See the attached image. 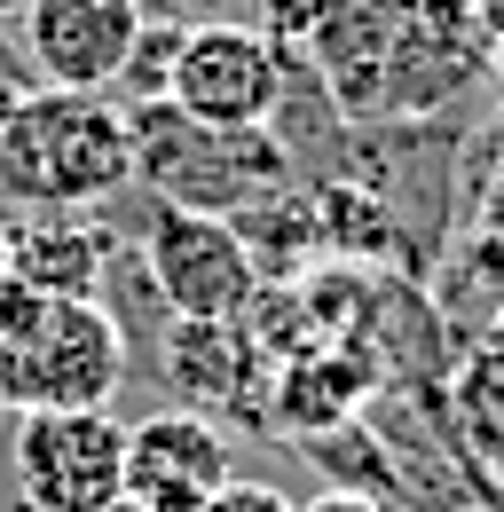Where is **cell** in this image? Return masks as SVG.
Masks as SVG:
<instances>
[{
  "instance_id": "19",
  "label": "cell",
  "mask_w": 504,
  "mask_h": 512,
  "mask_svg": "<svg viewBox=\"0 0 504 512\" xmlns=\"http://www.w3.org/2000/svg\"><path fill=\"white\" fill-rule=\"evenodd\" d=\"M205 512H300V505H292L276 481H237V473H229V481L205 497Z\"/></svg>"
},
{
  "instance_id": "29",
  "label": "cell",
  "mask_w": 504,
  "mask_h": 512,
  "mask_svg": "<svg viewBox=\"0 0 504 512\" xmlns=\"http://www.w3.org/2000/svg\"><path fill=\"white\" fill-rule=\"evenodd\" d=\"M497 339H504V323H497Z\"/></svg>"
},
{
  "instance_id": "27",
  "label": "cell",
  "mask_w": 504,
  "mask_h": 512,
  "mask_svg": "<svg viewBox=\"0 0 504 512\" xmlns=\"http://www.w3.org/2000/svg\"><path fill=\"white\" fill-rule=\"evenodd\" d=\"M16 8H24V0H0V24H8V16H16Z\"/></svg>"
},
{
  "instance_id": "26",
  "label": "cell",
  "mask_w": 504,
  "mask_h": 512,
  "mask_svg": "<svg viewBox=\"0 0 504 512\" xmlns=\"http://www.w3.org/2000/svg\"><path fill=\"white\" fill-rule=\"evenodd\" d=\"M0 284H8V213H0Z\"/></svg>"
},
{
  "instance_id": "9",
  "label": "cell",
  "mask_w": 504,
  "mask_h": 512,
  "mask_svg": "<svg viewBox=\"0 0 504 512\" xmlns=\"http://www.w3.org/2000/svg\"><path fill=\"white\" fill-rule=\"evenodd\" d=\"M142 24H150V0H24L16 8L24 71H32V87L111 95Z\"/></svg>"
},
{
  "instance_id": "25",
  "label": "cell",
  "mask_w": 504,
  "mask_h": 512,
  "mask_svg": "<svg viewBox=\"0 0 504 512\" xmlns=\"http://www.w3.org/2000/svg\"><path fill=\"white\" fill-rule=\"evenodd\" d=\"M457 512H504V497H473V505H457Z\"/></svg>"
},
{
  "instance_id": "10",
  "label": "cell",
  "mask_w": 504,
  "mask_h": 512,
  "mask_svg": "<svg viewBox=\"0 0 504 512\" xmlns=\"http://www.w3.org/2000/svg\"><path fill=\"white\" fill-rule=\"evenodd\" d=\"M229 481V426L205 410H150L126 426V497L142 512H205V497Z\"/></svg>"
},
{
  "instance_id": "18",
  "label": "cell",
  "mask_w": 504,
  "mask_h": 512,
  "mask_svg": "<svg viewBox=\"0 0 504 512\" xmlns=\"http://www.w3.org/2000/svg\"><path fill=\"white\" fill-rule=\"evenodd\" d=\"M182 32L189 16H150L142 24V40H134V56L119 71V111H142V103H166V87H174V56H182Z\"/></svg>"
},
{
  "instance_id": "24",
  "label": "cell",
  "mask_w": 504,
  "mask_h": 512,
  "mask_svg": "<svg viewBox=\"0 0 504 512\" xmlns=\"http://www.w3.org/2000/svg\"><path fill=\"white\" fill-rule=\"evenodd\" d=\"M489 87H504V32L489 40Z\"/></svg>"
},
{
  "instance_id": "3",
  "label": "cell",
  "mask_w": 504,
  "mask_h": 512,
  "mask_svg": "<svg viewBox=\"0 0 504 512\" xmlns=\"http://www.w3.org/2000/svg\"><path fill=\"white\" fill-rule=\"evenodd\" d=\"M134 127V182L142 197H166V205H189V213H237L245 197L292 182V158L268 127H205L174 103H142L126 111Z\"/></svg>"
},
{
  "instance_id": "17",
  "label": "cell",
  "mask_w": 504,
  "mask_h": 512,
  "mask_svg": "<svg viewBox=\"0 0 504 512\" xmlns=\"http://www.w3.org/2000/svg\"><path fill=\"white\" fill-rule=\"evenodd\" d=\"M315 190V221H323V253L331 260H355V268H394V276H410V245H402V221H394V205L363 182H347V174H323L308 182Z\"/></svg>"
},
{
  "instance_id": "14",
  "label": "cell",
  "mask_w": 504,
  "mask_h": 512,
  "mask_svg": "<svg viewBox=\"0 0 504 512\" xmlns=\"http://www.w3.org/2000/svg\"><path fill=\"white\" fill-rule=\"evenodd\" d=\"M426 300H434L449 347L489 339L504 323V237H489V229L465 221V229L434 253V268H426Z\"/></svg>"
},
{
  "instance_id": "6",
  "label": "cell",
  "mask_w": 504,
  "mask_h": 512,
  "mask_svg": "<svg viewBox=\"0 0 504 512\" xmlns=\"http://www.w3.org/2000/svg\"><path fill=\"white\" fill-rule=\"evenodd\" d=\"M142 268L166 300V316H245L260 268L221 213H189L166 197H142Z\"/></svg>"
},
{
  "instance_id": "28",
  "label": "cell",
  "mask_w": 504,
  "mask_h": 512,
  "mask_svg": "<svg viewBox=\"0 0 504 512\" xmlns=\"http://www.w3.org/2000/svg\"><path fill=\"white\" fill-rule=\"evenodd\" d=\"M111 512H142V505H134V497H119V505H111Z\"/></svg>"
},
{
  "instance_id": "16",
  "label": "cell",
  "mask_w": 504,
  "mask_h": 512,
  "mask_svg": "<svg viewBox=\"0 0 504 512\" xmlns=\"http://www.w3.org/2000/svg\"><path fill=\"white\" fill-rule=\"evenodd\" d=\"M229 229H237V245L252 253L260 276H300L323 260V221H315V190L292 174V182H276V190L245 197L237 213H229Z\"/></svg>"
},
{
  "instance_id": "5",
  "label": "cell",
  "mask_w": 504,
  "mask_h": 512,
  "mask_svg": "<svg viewBox=\"0 0 504 512\" xmlns=\"http://www.w3.org/2000/svg\"><path fill=\"white\" fill-rule=\"evenodd\" d=\"M473 87H489V24L473 0H410L402 40L378 71L371 119H441Z\"/></svg>"
},
{
  "instance_id": "2",
  "label": "cell",
  "mask_w": 504,
  "mask_h": 512,
  "mask_svg": "<svg viewBox=\"0 0 504 512\" xmlns=\"http://www.w3.org/2000/svg\"><path fill=\"white\" fill-rule=\"evenodd\" d=\"M134 190V127L111 95L32 87L0 127V205H111Z\"/></svg>"
},
{
  "instance_id": "11",
  "label": "cell",
  "mask_w": 504,
  "mask_h": 512,
  "mask_svg": "<svg viewBox=\"0 0 504 512\" xmlns=\"http://www.w3.org/2000/svg\"><path fill=\"white\" fill-rule=\"evenodd\" d=\"M126 229L103 205H16L8 213V276L48 300H95Z\"/></svg>"
},
{
  "instance_id": "23",
  "label": "cell",
  "mask_w": 504,
  "mask_h": 512,
  "mask_svg": "<svg viewBox=\"0 0 504 512\" xmlns=\"http://www.w3.org/2000/svg\"><path fill=\"white\" fill-rule=\"evenodd\" d=\"M473 8H481V24H489V40H497V32H504V0H473Z\"/></svg>"
},
{
  "instance_id": "4",
  "label": "cell",
  "mask_w": 504,
  "mask_h": 512,
  "mask_svg": "<svg viewBox=\"0 0 504 512\" xmlns=\"http://www.w3.org/2000/svg\"><path fill=\"white\" fill-rule=\"evenodd\" d=\"M8 481L24 512H111L126 497V418L111 410H16Z\"/></svg>"
},
{
  "instance_id": "13",
  "label": "cell",
  "mask_w": 504,
  "mask_h": 512,
  "mask_svg": "<svg viewBox=\"0 0 504 512\" xmlns=\"http://www.w3.org/2000/svg\"><path fill=\"white\" fill-rule=\"evenodd\" d=\"M378 363L355 347V339H331V347H308L292 363H276L268 379V434L276 442H308V434H331V426H355L378 402Z\"/></svg>"
},
{
  "instance_id": "7",
  "label": "cell",
  "mask_w": 504,
  "mask_h": 512,
  "mask_svg": "<svg viewBox=\"0 0 504 512\" xmlns=\"http://www.w3.org/2000/svg\"><path fill=\"white\" fill-rule=\"evenodd\" d=\"M158 379H166V394L182 410H205L213 426L268 434V379H276V363L260 355V339L237 316H166Z\"/></svg>"
},
{
  "instance_id": "8",
  "label": "cell",
  "mask_w": 504,
  "mask_h": 512,
  "mask_svg": "<svg viewBox=\"0 0 504 512\" xmlns=\"http://www.w3.org/2000/svg\"><path fill=\"white\" fill-rule=\"evenodd\" d=\"M276 79H284V48L260 24H245V16H197L182 32L166 103L189 111V119H205V127H268Z\"/></svg>"
},
{
  "instance_id": "15",
  "label": "cell",
  "mask_w": 504,
  "mask_h": 512,
  "mask_svg": "<svg viewBox=\"0 0 504 512\" xmlns=\"http://www.w3.org/2000/svg\"><path fill=\"white\" fill-rule=\"evenodd\" d=\"M441 418L465 442V457L497 481V465H504V339L497 331L449 355V371H441Z\"/></svg>"
},
{
  "instance_id": "22",
  "label": "cell",
  "mask_w": 504,
  "mask_h": 512,
  "mask_svg": "<svg viewBox=\"0 0 504 512\" xmlns=\"http://www.w3.org/2000/svg\"><path fill=\"white\" fill-rule=\"evenodd\" d=\"M32 95V79H16V64H0V127L16 119V103Z\"/></svg>"
},
{
  "instance_id": "12",
  "label": "cell",
  "mask_w": 504,
  "mask_h": 512,
  "mask_svg": "<svg viewBox=\"0 0 504 512\" xmlns=\"http://www.w3.org/2000/svg\"><path fill=\"white\" fill-rule=\"evenodd\" d=\"M402 16H410V0H308V24L292 48L323 71V87L339 95L347 119L378 111V71L402 40Z\"/></svg>"
},
{
  "instance_id": "1",
  "label": "cell",
  "mask_w": 504,
  "mask_h": 512,
  "mask_svg": "<svg viewBox=\"0 0 504 512\" xmlns=\"http://www.w3.org/2000/svg\"><path fill=\"white\" fill-rule=\"evenodd\" d=\"M119 316L103 300H48L32 284H0V410H111L126 386Z\"/></svg>"
},
{
  "instance_id": "21",
  "label": "cell",
  "mask_w": 504,
  "mask_h": 512,
  "mask_svg": "<svg viewBox=\"0 0 504 512\" xmlns=\"http://www.w3.org/2000/svg\"><path fill=\"white\" fill-rule=\"evenodd\" d=\"M158 8H166V16H189V24H197V16H237L245 0H158Z\"/></svg>"
},
{
  "instance_id": "20",
  "label": "cell",
  "mask_w": 504,
  "mask_h": 512,
  "mask_svg": "<svg viewBox=\"0 0 504 512\" xmlns=\"http://www.w3.org/2000/svg\"><path fill=\"white\" fill-rule=\"evenodd\" d=\"M300 512H394V505H378V497H363V489H315Z\"/></svg>"
}]
</instances>
